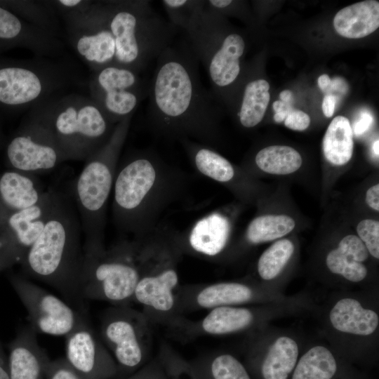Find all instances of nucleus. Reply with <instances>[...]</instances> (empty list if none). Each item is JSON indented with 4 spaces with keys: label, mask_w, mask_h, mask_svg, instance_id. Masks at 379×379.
<instances>
[{
    "label": "nucleus",
    "mask_w": 379,
    "mask_h": 379,
    "mask_svg": "<svg viewBox=\"0 0 379 379\" xmlns=\"http://www.w3.org/2000/svg\"><path fill=\"white\" fill-rule=\"evenodd\" d=\"M45 192L35 174L11 168L0 173V225L12 213L38 203Z\"/></svg>",
    "instance_id": "obj_22"
},
{
    "label": "nucleus",
    "mask_w": 379,
    "mask_h": 379,
    "mask_svg": "<svg viewBox=\"0 0 379 379\" xmlns=\"http://www.w3.org/2000/svg\"><path fill=\"white\" fill-rule=\"evenodd\" d=\"M348 89L346 81L340 77H335L331 80V91H338L340 93H346Z\"/></svg>",
    "instance_id": "obj_45"
},
{
    "label": "nucleus",
    "mask_w": 379,
    "mask_h": 379,
    "mask_svg": "<svg viewBox=\"0 0 379 379\" xmlns=\"http://www.w3.org/2000/svg\"><path fill=\"white\" fill-rule=\"evenodd\" d=\"M1 3L30 23L55 35V30L58 25L49 8L29 1H8Z\"/></svg>",
    "instance_id": "obj_35"
},
{
    "label": "nucleus",
    "mask_w": 379,
    "mask_h": 379,
    "mask_svg": "<svg viewBox=\"0 0 379 379\" xmlns=\"http://www.w3.org/2000/svg\"><path fill=\"white\" fill-rule=\"evenodd\" d=\"M269 89L270 84L265 79H253L246 84L237 112L242 126L253 128L262 120L270 102Z\"/></svg>",
    "instance_id": "obj_26"
},
{
    "label": "nucleus",
    "mask_w": 379,
    "mask_h": 379,
    "mask_svg": "<svg viewBox=\"0 0 379 379\" xmlns=\"http://www.w3.org/2000/svg\"><path fill=\"white\" fill-rule=\"evenodd\" d=\"M336 102L337 98L333 94H327L324 96L322 102V111L326 117H331L333 116L335 111Z\"/></svg>",
    "instance_id": "obj_44"
},
{
    "label": "nucleus",
    "mask_w": 379,
    "mask_h": 379,
    "mask_svg": "<svg viewBox=\"0 0 379 379\" xmlns=\"http://www.w3.org/2000/svg\"><path fill=\"white\" fill-rule=\"evenodd\" d=\"M18 263L15 257L1 243H0V272Z\"/></svg>",
    "instance_id": "obj_40"
},
{
    "label": "nucleus",
    "mask_w": 379,
    "mask_h": 379,
    "mask_svg": "<svg viewBox=\"0 0 379 379\" xmlns=\"http://www.w3.org/2000/svg\"><path fill=\"white\" fill-rule=\"evenodd\" d=\"M284 121L285 126L294 131H304L310 124V117L305 112L292 109L288 113Z\"/></svg>",
    "instance_id": "obj_38"
},
{
    "label": "nucleus",
    "mask_w": 379,
    "mask_h": 379,
    "mask_svg": "<svg viewBox=\"0 0 379 379\" xmlns=\"http://www.w3.org/2000/svg\"><path fill=\"white\" fill-rule=\"evenodd\" d=\"M373 151L375 155L378 157L379 155V140H376L373 145Z\"/></svg>",
    "instance_id": "obj_51"
},
{
    "label": "nucleus",
    "mask_w": 379,
    "mask_h": 379,
    "mask_svg": "<svg viewBox=\"0 0 379 379\" xmlns=\"http://www.w3.org/2000/svg\"><path fill=\"white\" fill-rule=\"evenodd\" d=\"M288 112L289 111H284V112H279L275 113L274 115V121L277 123L284 121Z\"/></svg>",
    "instance_id": "obj_50"
},
{
    "label": "nucleus",
    "mask_w": 379,
    "mask_h": 379,
    "mask_svg": "<svg viewBox=\"0 0 379 379\" xmlns=\"http://www.w3.org/2000/svg\"><path fill=\"white\" fill-rule=\"evenodd\" d=\"M262 171L274 175H288L298 171L302 159L298 151L286 145H272L262 148L254 159Z\"/></svg>",
    "instance_id": "obj_28"
},
{
    "label": "nucleus",
    "mask_w": 379,
    "mask_h": 379,
    "mask_svg": "<svg viewBox=\"0 0 379 379\" xmlns=\"http://www.w3.org/2000/svg\"><path fill=\"white\" fill-rule=\"evenodd\" d=\"M46 379H81L66 358L48 360L44 369Z\"/></svg>",
    "instance_id": "obj_37"
},
{
    "label": "nucleus",
    "mask_w": 379,
    "mask_h": 379,
    "mask_svg": "<svg viewBox=\"0 0 379 379\" xmlns=\"http://www.w3.org/2000/svg\"><path fill=\"white\" fill-rule=\"evenodd\" d=\"M199 65L187 40L173 43L159 55L149 81L147 119L160 135L190 139L213 148L218 108L201 82Z\"/></svg>",
    "instance_id": "obj_1"
},
{
    "label": "nucleus",
    "mask_w": 379,
    "mask_h": 379,
    "mask_svg": "<svg viewBox=\"0 0 379 379\" xmlns=\"http://www.w3.org/2000/svg\"><path fill=\"white\" fill-rule=\"evenodd\" d=\"M333 26L340 36L360 39L379 27V1L366 0L342 8L335 15Z\"/></svg>",
    "instance_id": "obj_23"
},
{
    "label": "nucleus",
    "mask_w": 379,
    "mask_h": 379,
    "mask_svg": "<svg viewBox=\"0 0 379 379\" xmlns=\"http://www.w3.org/2000/svg\"><path fill=\"white\" fill-rule=\"evenodd\" d=\"M81 232L71 195L60 191L43 231L20 264L28 276L58 290L86 314L77 288L84 255Z\"/></svg>",
    "instance_id": "obj_3"
},
{
    "label": "nucleus",
    "mask_w": 379,
    "mask_h": 379,
    "mask_svg": "<svg viewBox=\"0 0 379 379\" xmlns=\"http://www.w3.org/2000/svg\"><path fill=\"white\" fill-rule=\"evenodd\" d=\"M24 48L39 55L55 56L63 49L57 36L30 23L0 3V51Z\"/></svg>",
    "instance_id": "obj_19"
},
{
    "label": "nucleus",
    "mask_w": 379,
    "mask_h": 379,
    "mask_svg": "<svg viewBox=\"0 0 379 379\" xmlns=\"http://www.w3.org/2000/svg\"><path fill=\"white\" fill-rule=\"evenodd\" d=\"M366 202L373 210L379 211V185L376 184L368 189Z\"/></svg>",
    "instance_id": "obj_42"
},
{
    "label": "nucleus",
    "mask_w": 379,
    "mask_h": 379,
    "mask_svg": "<svg viewBox=\"0 0 379 379\" xmlns=\"http://www.w3.org/2000/svg\"><path fill=\"white\" fill-rule=\"evenodd\" d=\"M50 128L67 160L85 161L109 140L115 126L89 97L53 96L32 109Z\"/></svg>",
    "instance_id": "obj_7"
},
{
    "label": "nucleus",
    "mask_w": 379,
    "mask_h": 379,
    "mask_svg": "<svg viewBox=\"0 0 379 379\" xmlns=\"http://www.w3.org/2000/svg\"><path fill=\"white\" fill-rule=\"evenodd\" d=\"M320 89L327 94H331V79L327 74H322L318 79Z\"/></svg>",
    "instance_id": "obj_46"
},
{
    "label": "nucleus",
    "mask_w": 379,
    "mask_h": 379,
    "mask_svg": "<svg viewBox=\"0 0 379 379\" xmlns=\"http://www.w3.org/2000/svg\"><path fill=\"white\" fill-rule=\"evenodd\" d=\"M358 237L364 244L372 256L379 258V222L373 219H364L357 226Z\"/></svg>",
    "instance_id": "obj_36"
},
{
    "label": "nucleus",
    "mask_w": 379,
    "mask_h": 379,
    "mask_svg": "<svg viewBox=\"0 0 379 379\" xmlns=\"http://www.w3.org/2000/svg\"><path fill=\"white\" fill-rule=\"evenodd\" d=\"M273 109L275 113H277L284 111H291L292 107L291 103H286L281 100H277L273 103Z\"/></svg>",
    "instance_id": "obj_47"
},
{
    "label": "nucleus",
    "mask_w": 379,
    "mask_h": 379,
    "mask_svg": "<svg viewBox=\"0 0 379 379\" xmlns=\"http://www.w3.org/2000/svg\"><path fill=\"white\" fill-rule=\"evenodd\" d=\"M102 2L115 44L114 66L140 74L173 44L180 31L157 13L150 1Z\"/></svg>",
    "instance_id": "obj_5"
},
{
    "label": "nucleus",
    "mask_w": 379,
    "mask_h": 379,
    "mask_svg": "<svg viewBox=\"0 0 379 379\" xmlns=\"http://www.w3.org/2000/svg\"><path fill=\"white\" fill-rule=\"evenodd\" d=\"M294 251V245L288 239H280L267 248L260 255L257 270L264 280L276 277L286 265Z\"/></svg>",
    "instance_id": "obj_33"
},
{
    "label": "nucleus",
    "mask_w": 379,
    "mask_h": 379,
    "mask_svg": "<svg viewBox=\"0 0 379 379\" xmlns=\"http://www.w3.org/2000/svg\"><path fill=\"white\" fill-rule=\"evenodd\" d=\"M5 362H7V361H6L4 354L0 346V363H5Z\"/></svg>",
    "instance_id": "obj_52"
},
{
    "label": "nucleus",
    "mask_w": 379,
    "mask_h": 379,
    "mask_svg": "<svg viewBox=\"0 0 379 379\" xmlns=\"http://www.w3.org/2000/svg\"><path fill=\"white\" fill-rule=\"evenodd\" d=\"M255 320L252 310L246 307L222 306L210 310L199 320L185 316L174 327L168 328L169 335L185 343L208 335H222L246 330Z\"/></svg>",
    "instance_id": "obj_18"
},
{
    "label": "nucleus",
    "mask_w": 379,
    "mask_h": 379,
    "mask_svg": "<svg viewBox=\"0 0 379 379\" xmlns=\"http://www.w3.org/2000/svg\"><path fill=\"white\" fill-rule=\"evenodd\" d=\"M298 356V347L293 339L278 338L270 347L261 367L265 379H287L294 368Z\"/></svg>",
    "instance_id": "obj_27"
},
{
    "label": "nucleus",
    "mask_w": 379,
    "mask_h": 379,
    "mask_svg": "<svg viewBox=\"0 0 379 379\" xmlns=\"http://www.w3.org/2000/svg\"><path fill=\"white\" fill-rule=\"evenodd\" d=\"M90 97L109 121L117 124L133 116L148 97L149 81L130 69L108 66L94 72L88 82Z\"/></svg>",
    "instance_id": "obj_12"
},
{
    "label": "nucleus",
    "mask_w": 379,
    "mask_h": 379,
    "mask_svg": "<svg viewBox=\"0 0 379 379\" xmlns=\"http://www.w3.org/2000/svg\"><path fill=\"white\" fill-rule=\"evenodd\" d=\"M161 4L168 21L185 32L199 20L206 6L205 0H163Z\"/></svg>",
    "instance_id": "obj_34"
},
{
    "label": "nucleus",
    "mask_w": 379,
    "mask_h": 379,
    "mask_svg": "<svg viewBox=\"0 0 379 379\" xmlns=\"http://www.w3.org/2000/svg\"><path fill=\"white\" fill-rule=\"evenodd\" d=\"M254 296L253 289L241 282L181 284L177 293L176 309L180 315L184 316L195 311L249 302Z\"/></svg>",
    "instance_id": "obj_17"
},
{
    "label": "nucleus",
    "mask_w": 379,
    "mask_h": 379,
    "mask_svg": "<svg viewBox=\"0 0 379 379\" xmlns=\"http://www.w3.org/2000/svg\"><path fill=\"white\" fill-rule=\"evenodd\" d=\"M8 280L36 333L66 337L87 321L85 314L25 278L12 274Z\"/></svg>",
    "instance_id": "obj_14"
},
{
    "label": "nucleus",
    "mask_w": 379,
    "mask_h": 379,
    "mask_svg": "<svg viewBox=\"0 0 379 379\" xmlns=\"http://www.w3.org/2000/svg\"><path fill=\"white\" fill-rule=\"evenodd\" d=\"M373 120V117L368 112H362L359 119L354 124L352 132L357 136L364 134L371 126Z\"/></svg>",
    "instance_id": "obj_39"
},
{
    "label": "nucleus",
    "mask_w": 379,
    "mask_h": 379,
    "mask_svg": "<svg viewBox=\"0 0 379 379\" xmlns=\"http://www.w3.org/2000/svg\"><path fill=\"white\" fill-rule=\"evenodd\" d=\"M6 160L11 169L32 174L67 161L50 128L33 112L8 141Z\"/></svg>",
    "instance_id": "obj_13"
},
{
    "label": "nucleus",
    "mask_w": 379,
    "mask_h": 379,
    "mask_svg": "<svg viewBox=\"0 0 379 379\" xmlns=\"http://www.w3.org/2000/svg\"><path fill=\"white\" fill-rule=\"evenodd\" d=\"M362 262L364 259L361 255L340 244L328 253L326 259L331 272L342 275L352 282H359L366 276L367 270Z\"/></svg>",
    "instance_id": "obj_32"
},
{
    "label": "nucleus",
    "mask_w": 379,
    "mask_h": 379,
    "mask_svg": "<svg viewBox=\"0 0 379 379\" xmlns=\"http://www.w3.org/2000/svg\"><path fill=\"white\" fill-rule=\"evenodd\" d=\"M193 371L197 379H251L241 363L225 353L205 357Z\"/></svg>",
    "instance_id": "obj_29"
},
{
    "label": "nucleus",
    "mask_w": 379,
    "mask_h": 379,
    "mask_svg": "<svg viewBox=\"0 0 379 379\" xmlns=\"http://www.w3.org/2000/svg\"><path fill=\"white\" fill-rule=\"evenodd\" d=\"M60 191L50 190L36 204L15 212L0 225V243L18 263L44 230Z\"/></svg>",
    "instance_id": "obj_15"
},
{
    "label": "nucleus",
    "mask_w": 379,
    "mask_h": 379,
    "mask_svg": "<svg viewBox=\"0 0 379 379\" xmlns=\"http://www.w3.org/2000/svg\"><path fill=\"white\" fill-rule=\"evenodd\" d=\"M353 147V132L350 121L343 116L335 117L324 136L325 158L335 166L345 165L352 157Z\"/></svg>",
    "instance_id": "obj_25"
},
{
    "label": "nucleus",
    "mask_w": 379,
    "mask_h": 379,
    "mask_svg": "<svg viewBox=\"0 0 379 379\" xmlns=\"http://www.w3.org/2000/svg\"><path fill=\"white\" fill-rule=\"evenodd\" d=\"M132 117L117 124L107 142L84 161L82 170L72 184L70 195L81 222L84 251L105 247L108 201Z\"/></svg>",
    "instance_id": "obj_6"
},
{
    "label": "nucleus",
    "mask_w": 379,
    "mask_h": 379,
    "mask_svg": "<svg viewBox=\"0 0 379 379\" xmlns=\"http://www.w3.org/2000/svg\"><path fill=\"white\" fill-rule=\"evenodd\" d=\"M295 226V220L286 215H260L248 224L245 237L251 244L267 242L286 235Z\"/></svg>",
    "instance_id": "obj_30"
},
{
    "label": "nucleus",
    "mask_w": 379,
    "mask_h": 379,
    "mask_svg": "<svg viewBox=\"0 0 379 379\" xmlns=\"http://www.w3.org/2000/svg\"><path fill=\"white\" fill-rule=\"evenodd\" d=\"M336 369L332 353L325 347L315 346L300 358L293 379H331Z\"/></svg>",
    "instance_id": "obj_31"
},
{
    "label": "nucleus",
    "mask_w": 379,
    "mask_h": 379,
    "mask_svg": "<svg viewBox=\"0 0 379 379\" xmlns=\"http://www.w3.org/2000/svg\"><path fill=\"white\" fill-rule=\"evenodd\" d=\"M230 232L231 223L224 213L218 211L208 213L185 232H180L183 253L205 260L215 258L227 246Z\"/></svg>",
    "instance_id": "obj_20"
},
{
    "label": "nucleus",
    "mask_w": 379,
    "mask_h": 379,
    "mask_svg": "<svg viewBox=\"0 0 379 379\" xmlns=\"http://www.w3.org/2000/svg\"><path fill=\"white\" fill-rule=\"evenodd\" d=\"M161 376L160 370L154 364L133 375L129 379H162Z\"/></svg>",
    "instance_id": "obj_43"
},
{
    "label": "nucleus",
    "mask_w": 379,
    "mask_h": 379,
    "mask_svg": "<svg viewBox=\"0 0 379 379\" xmlns=\"http://www.w3.org/2000/svg\"><path fill=\"white\" fill-rule=\"evenodd\" d=\"M187 41L207 72L213 89L225 95L241 72L246 42L237 32H228L220 14L205 8L199 20L185 32Z\"/></svg>",
    "instance_id": "obj_9"
},
{
    "label": "nucleus",
    "mask_w": 379,
    "mask_h": 379,
    "mask_svg": "<svg viewBox=\"0 0 379 379\" xmlns=\"http://www.w3.org/2000/svg\"><path fill=\"white\" fill-rule=\"evenodd\" d=\"M279 96H280L281 101L286 103H291L293 94L291 91L284 90L280 93Z\"/></svg>",
    "instance_id": "obj_48"
},
{
    "label": "nucleus",
    "mask_w": 379,
    "mask_h": 379,
    "mask_svg": "<svg viewBox=\"0 0 379 379\" xmlns=\"http://www.w3.org/2000/svg\"><path fill=\"white\" fill-rule=\"evenodd\" d=\"M140 246L141 239H122L108 248L83 251L80 298L130 306L139 277Z\"/></svg>",
    "instance_id": "obj_8"
},
{
    "label": "nucleus",
    "mask_w": 379,
    "mask_h": 379,
    "mask_svg": "<svg viewBox=\"0 0 379 379\" xmlns=\"http://www.w3.org/2000/svg\"><path fill=\"white\" fill-rule=\"evenodd\" d=\"M66 359L81 379H108L117 364L88 321L66 336Z\"/></svg>",
    "instance_id": "obj_16"
},
{
    "label": "nucleus",
    "mask_w": 379,
    "mask_h": 379,
    "mask_svg": "<svg viewBox=\"0 0 379 379\" xmlns=\"http://www.w3.org/2000/svg\"><path fill=\"white\" fill-rule=\"evenodd\" d=\"M7 368L9 379H44L49 358L40 347L31 326L18 331L9 344Z\"/></svg>",
    "instance_id": "obj_21"
},
{
    "label": "nucleus",
    "mask_w": 379,
    "mask_h": 379,
    "mask_svg": "<svg viewBox=\"0 0 379 379\" xmlns=\"http://www.w3.org/2000/svg\"><path fill=\"white\" fill-rule=\"evenodd\" d=\"M141 239L139 277L133 303L142 307L149 321L171 328L184 316L176 309L180 283L178 265L184 255L180 232L158 225Z\"/></svg>",
    "instance_id": "obj_4"
},
{
    "label": "nucleus",
    "mask_w": 379,
    "mask_h": 379,
    "mask_svg": "<svg viewBox=\"0 0 379 379\" xmlns=\"http://www.w3.org/2000/svg\"><path fill=\"white\" fill-rule=\"evenodd\" d=\"M100 339L117 365L131 371L140 366L151 352L152 325L142 311L113 305L102 315Z\"/></svg>",
    "instance_id": "obj_11"
},
{
    "label": "nucleus",
    "mask_w": 379,
    "mask_h": 379,
    "mask_svg": "<svg viewBox=\"0 0 379 379\" xmlns=\"http://www.w3.org/2000/svg\"><path fill=\"white\" fill-rule=\"evenodd\" d=\"M0 379H9L7 362L0 363Z\"/></svg>",
    "instance_id": "obj_49"
},
{
    "label": "nucleus",
    "mask_w": 379,
    "mask_h": 379,
    "mask_svg": "<svg viewBox=\"0 0 379 379\" xmlns=\"http://www.w3.org/2000/svg\"><path fill=\"white\" fill-rule=\"evenodd\" d=\"M184 178L155 152L142 149L117 166L112 189V218L120 231L140 239L153 230L164 210L180 194Z\"/></svg>",
    "instance_id": "obj_2"
},
{
    "label": "nucleus",
    "mask_w": 379,
    "mask_h": 379,
    "mask_svg": "<svg viewBox=\"0 0 379 379\" xmlns=\"http://www.w3.org/2000/svg\"><path fill=\"white\" fill-rule=\"evenodd\" d=\"M329 317L336 330L360 335H371L379 323L376 312L363 307L359 301L350 298L338 301L331 309Z\"/></svg>",
    "instance_id": "obj_24"
},
{
    "label": "nucleus",
    "mask_w": 379,
    "mask_h": 379,
    "mask_svg": "<svg viewBox=\"0 0 379 379\" xmlns=\"http://www.w3.org/2000/svg\"><path fill=\"white\" fill-rule=\"evenodd\" d=\"M72 81L68 69L59 63L0 59V105L34 108Z\"/></svg>",
    "instance_id": "obj_10"
},
{
    "label": "nucleus",
    "mask_w": 379,
    "mask_h": 379,
    "mask_svg": "<svg viewBox=\"0 0 379 379\" xmlns=\"http://www.w3.org/2000/svg\"><path fill=\"white\" fill-rule=\"evenodd\" d=\"M86 1L81 0H59L53 2L58 8L65 13L77 11L86 4Z\"/></svg>",
    "instance_id": "obj_41"
}]
</instances>
